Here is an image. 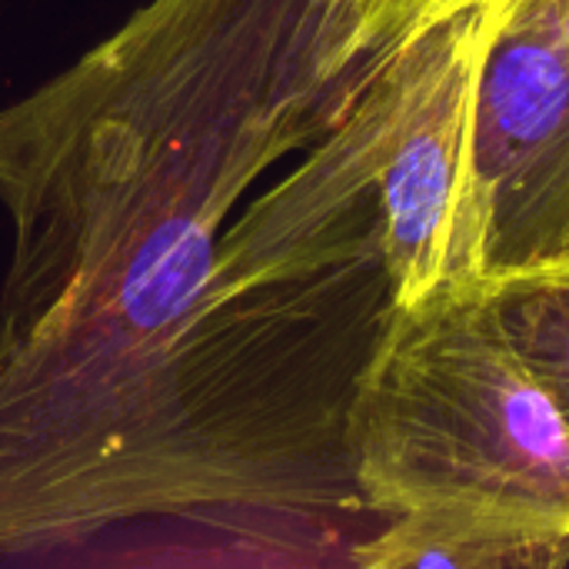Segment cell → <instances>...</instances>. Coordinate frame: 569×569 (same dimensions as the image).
<instances>
[{
	"mask_svg": "<svg viewBox=\"0 0 569 569\" xmlns=\"http://www.w3.org/2000/svg\"><path fill=\"white\" fill-rule=\"evenodd\" d=\"M430 20L417 0H147L0 107V557L163 520L227 227Z\"/></svg>",
	"mask_w": 569,
	"mask_h": 569,
	"instance_id": "obj_1",
	"label": "cell"
},
{
	"mask_svg": "<svg viewBox=\"0 0 569 569\" xmlns=\"http://www.w3.org/2000/svg\"><path fill=\"white\" fill-rule=\"evenodd\" d=\"M347 437L363 513L483 527L569 560V423L493 283L393 307Z\"/></svg>",
	"mask_w": 569,
	"mask_h": 569,
	"instance_id": "obj_2",
	"label": "cell"
},
{
	"mask_svg": "<svg viewBox=\"0 0 569 569\" xmlns=\"http://www.w3.org/2000/svg\"><path fill=\"white\" fill-rule=\"evenodd\" d=\"M500 0L430 20L380 77L377 207L393 307L483 280L473 103Z\"/></svg>",
	"mask_w": 569,
	"mask_h": 569,
	"instance_id": "obj_3",
	"label": "cell"
},
{
	"mask_svg": "<svg viewBox=\"0 0 569 569\" xmlns=\"http://www.w3.org/2000/svg\"><path fill=\"white\" fill-rule=\"evenodd\" d=\"M483 280L569 270V60L500 0L473 103Z\"/></svg>",
	"mask_w": 569,
	"mask_h": 569,
	"instance_id": "obj_4",
	"label": "cell"
},
{
	"mask_svg": "<svg viewBox=\"0 0 569 569\" xmlns=\"http://www.w3.org/2000/svg\"><path fill=\"white\" fill-rule=\"evenodd\" d=\"M507 327L569 423V270L493 283Z\"/></svg>",
	"mask_w": 569,
	"mask_h": 569,
	"instance_id": "obj_5",
	"label": "cell"
},
{
	"mask_svg": "<svg viewBox=\"0 0 569 569\" xmlns=\"http://www.w3.org/2000/svg\"><path fill=\"white\" fill-rule=\"evenodd\" d=\"M513 7L569 60V0H513Z\"/></svg>",
	"mask_w": 569,
	"mask_h": 569,
	"instance_id": "obj_6",
	"label": "cell"
},
{
	"mask_svg": "<svg viewBox=\"0 0 569 569\" xmlns=\"http://www.w3.org/2000/svg\"><path fill=\"white\" fill-rule=\"evenodd\" d=\"M423 7H430L433 13H447V10H457V7H467V3H483V0H420Z\"/></svg>",
	"mask_w": 569,
	"mask_h": 569,
	"instance_id": "obj_7",
	"label": "cell"
}]
</instances>
